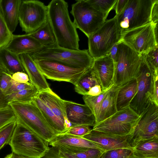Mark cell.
<instances>
[{"label": "cell", "instance_id": "cell-1", "mask_svg": "<svg viewBox=\"0 0 158 158\" xmlns=\"http://www.w3.org/2000/svg\"><path fill=\"white\" fill-rule=\"evenodd\" d=\"M47 6L48 20L57 45L67 49L79 50V36L70 18L68 3L64 0H52Z\"/></svg>", "mask_w": 158, "mask_h": 158}, {"label": "cell", "instance_id": "cell-2", "mask_svg": "<svg viewBox=\"0 0 158 158\" xmlns=\"http://www.w3.org/2000/svg\"><path fill=\"white\" fill-rule=\"evenodd\" d=\"M18 124L33 132L48 143L56 134L47 123L39 108L32 102L9 103Z\"/></svg>", "mask_w": 158, "mask_h": 158}, {"label": "cell", "instance_id": "cell-3", "mask_svg": "<svg viewBox=\"0 0 158 158\" xmlns=\"http://www.w3.org/2000/svg\"><path fill=\"white\" fill-rule=\"evenodd\" d=\"M9 144L12 152L30 158H41L50 148L48 143L17 123Z\"/></svg>", "mask_w": 158, "mask_h": 158}, {"label": "cell", "instance_id": "cell-4", "mask_svg": "<svg viewBox=\"0 0 158 158\" xmlns=\"http://www.w3.org/2000/svg\"><path fill=\"white\" fill-rule=\"evenodd\" d=\"M30 55L34 60H51L78 68H91L94 60L88 50H72L57 44Z\"/></svg>", "mask_w": 158, "mask_h": 158}, {"label": "cell", "instance_id": "cell-5", "mask_svg": "<svg viewBox=\"0 0 158 158\" xmlns=\"http://www.w3.org/2000/svg\"><path fill=\"white\" fill-rule=\"evenodd\" d=\"M114 61L113 82L115 85L120 86L136 78L141 66L140 55L123 41L118 43L117 51Z\"/></svg>", "mask_w": 158, "mask_h": 158}, {"label": "cell", "instance_id": "cell-6", "mask_svg": "<svg viewBox=\"0 0 158 158\" xmlns=\"http://www.w3.org/2000/svg\"><path fill=\"white\" fill-rule=\"evenodd\" d=\"M156 0H128L125 7L115 15L121 35L151 21V13Z\"/></svg>", "mask_w": 158, "mask_h": 158}, {"label": "cell", "instance_id": "cell-7", "mask_svg": "<svg viewBox=\"0 0 158 158\" xmlns=\"http://www.w3.org/2000/svg\"><path fill=\"white\" fill-rule=\"evenodd\" d=\"M88 38V50L94 59L108 54L114 45L120 41L121 38L116 17L106 21Z\"/></svg>", "mask_w": 158, "mask_h": 158}, {"label": "cell", "instance_id": "cell-8", "mask_svg": "<svg viewBox=\"0 0 158 158\" xmlns=\"http://www.w3.org/2000/svg\"><path fill=\"white\" fill-rule=\"evenodd\" d=\"M141 66L136 78V93L131 102L129 107L140 116L150 102L154 101V72L147 62L144 54H140Z\"/></svg>", "mask_w": 158, "mask_h": 158}, {"label": "cell", "instance_id": "cell-9", "mask_svg": "<svg viewBox=\"0 0 158 158\" xmlns=\"http://www.w3.org/2000/svg\"><path fill=\"white\" fill-rule=\"evenodd\" d=\"M140 117L129 107L118 111L92 129L113 135H129L133 133Z\"/></svg>", "mask_w": 158, "mask_h": 158}, {"label": "cell", "instance_id": "cell-10", "mask_svg": "<svg viewBox=\"0 0 158 158\" xmlns=\"http://www.w3.org/2000/svg\"><path fill=\"white\" fill-rule=\"evenodd\" d=\"M70 13L77 28L88 37L97 31L106 21V18L86 0H77L72 5Z\"/></svg>", "mask_w": 158, "mask_h": 158}, {"label": "cell", "instance_id": "cell-11", "mask_svg": "<svg viewBox=\"0 0 158 158\" xmlns=\"http://www.w3.org/2000/svg\"><path fill=\"white\" fill-rule=\"evenodd\" d=\"M48 7L40 1L22 0L19 7V22L23 31L32 33L47 20Z\"/></svg>", "mask_w": 158, "mask_h": 158}, {"label": "cell", "instance_id": "cell-12", "mask_svg": "<svg viewBox=\"0 0 158 158\" xmlns=\"http://www.w3.org/2000/svg\"><path fill=\"white\" fill-rule=\"evenodd\" d=\"M33 60L38 69L47 78L69 82L74 85L91 69L76 68L51 60Z\"/></svg>", "mask_w": 158, "mask_h": 158}, {"label": "cell", "instance_id": "cell-13", "mask_svg": "<svg viewBox=\"0 0 158 158\" xmlns=\"http://www.w3.org/2000/svg\"><path fill=\"white\" fill-rule=\"evenodd\" d=\"M157 23L151 21L125 32L121 35L120 41L125 43L139 55L146 53L158 45L155 34Z\"/></svg>", "mask_w": 158, "mask_h": 158}, {"label": "cell", "instance_id": "cell-14", "mask_svg": "<svg viewBox=\"0 0 158 158\" xmlns=\"http://www.w3.org/2000/svg\"><path fill=\"white\" fill-rule=\"evenodd\" d=\"M158 137V104L152 101L140 115L130 138L132 148L139 142Z\"/></svg>", "mask_w": 158, "mask_h": 158}, {"label": "cell", "instance_id": "cell-15", "mask_svg": "<svg viewBox=\"0 0 158 158\" xmlns=\"http://www.w3.org/2000/svg\"><path fill=\"white\" fill-rule=\"evenodd\" d=\"M131 135H115L92 129L82 137L93 142L105 152L118 148H132L130 143Z\"/></svg>", "mask_w": 158, "mask_h": 158}, {"label": "cell", "instance_id": "cell-16", "mask_svg": "<svg viewBox=\"0 0 158 158\" xmlns=\"http://www.w3.org/2000/svg\"><path fill=\"white\" fill-rule=\"evenodd\" d=\"M48 145L66 152H77L90 148L101 149L93 142L82 137L64 133L56 135Z\"/></svg>", "mask_w": 158, "mask_h": 158}, {"label": "cell", "instance_id": "cell-17", "mask_svg": "<svg viewBox=\"0 0 158 158\" xmlns=\"http://www.w3.org/2000/svg\"><path fill=\"white\" fill-rule=\"evenodd\" d=\"M66 114L72 126L85 125L94 127L96 122L94 114L85 104L64 100Z\"/></svg>", "mask_w": 158, "mask_h": 158}, {"label": "cell", "instance_id": "cell-18", "mask_svg": "<svg viewBox=\"0 0 158 158\" xmlns=\"http://www.w3.org/2000/svg\"><path fill=\"white\" fill-rule=\"evenodd\" d=\"M92 68L98 79L103 91L113 85L114 63L109 53L94 59Z\"/></svg>", "mask_w": 158, "mask_h": 158}, {"label": "cell", "instance_id": "cell-19", "mask_svg": "<svg viewBox=\"0 0 158 158\" xmlns=\"http://www.w3.org/2000/svg\"><path fill=\"white\" fill-rule=\"evenodd\" d=\"M5 48L18 55L37 53L44 47L28 34L21 35L13 34L10 43Z\"/></svg>", "mask_w": 158, "mask_h": 158}, {"label": "cell", "instance_id": "cell-20", "mask_svg": "<svg viewBox=\"0 0 158 158\" xmlns=\"http://www.w3.org/2000/svg\"><path fill=\"white\" fill-rule=\"evenodd\" d=\"M25 72L28 76L30 82L39 92L47 91L50 88L46 78L36 67L29 54L19 55Z\"/></svg>", "mask_w": 158, "mask_h": 158}, {"label": "cell", "instance_id": "cell-21", "mask_svg": "<svg viewBox=\"0 0 158 158\" xmlns=\"http://www.w3.org/2000/svg\"><path fill=\"white\" fill-rule=\"evenodd\" d=\"M37 96L65 124V127L70 123L66 117L64 100L51 88L47 91L39 92Z\"/></svg>", "mask_w": 158, "mask_h": 158}, {"label": "cell", "instance_id": "cell-22", "mask_svg": "<svg viewBox=\"0 0 158 158\" xmlns=\"http://www.w3.org/2000/svg\"><path fill=\"white\" fill-rule=\"evenodd\" d=\"M119 88L114 84L105 96L101 102L94 126L117 111L116 101Z\"/></svg>", "mask_w": 158, "mask_h": 158}, {"label": "cell", "instance_id": "cell-23", "mask_svg": "<svg viewBox=\"0 0 158 158\" xmlns=\"http://www.w3.org/2000/svg\"><path fill=\"white\" fill-rule=\"evenodd\" d=\"M21 0H0L2 14L7 26L12 33L19 23V15Z\"/></svg>", "mask_w": 158, "mask_h": 158}, {"label": "cell", "instance_id": "cell-24", "mask_svg": "<svg viewBox=\"0 0 158 158\" xmlns=\"http://www.w3.org/2000/svg\"><path fill=\"white\" fill-rule=\"evenodd\" d=\"M32 102L40 109L45 120L56 135L64 133L67 131L65 124L37 96L33 99Z\"/></svg>", "mask_w": 158, "mask_h": 158}, {"label": "cell", "instance_id": "cell-25", "mask_svg": "<svg viewBox=\"0 0 158 158\" xmlns=\"http://www.w3.org/2000/svg\"><path fill=\"white\" fill-rule=\"evenodd\" d=\"M137 89L136 78L120 86L116 101L117 111L129 107L131 102L136 93Z\"/></svg>", "mask_w": 158, "mask_h": 158}, {"label": "cell", "instance_id": "cell-26", "mask_svg": "<svg viewBox=\"0 0 158 158\" xmlns=\"http://www.w3.org/2000/svg\"><path fill=\"white\" fill-rule=\"evenodd\" d=\"M0 65L11 75L17 72H25L19 56L5 47L0 49Z\"/></svg>", "mask_w": 158, "mask_h": 158}, {"label": "cell", "instance_id": "cell-27", "mask_svg": "<svg viewBox=\"0 0 158 158\" xmlns=\"http://www.w3.org/2000/svg\"><path fill=\"white\" fill-rule=\"evenodd\" d=\"M132 150L134 158H158V137L139 142Z\"/></svg>", "mask_w": 158, "mask_h": 158}, {"label": "cell", "instance_id": "cell-28", "mask_svg": "<svg viewBox=\"0 0 158 158\" xmlns=\"http://www.w3.org/2000/svg\"><path fill=\"white\" fill-rule=\"evenodd\" d=\"M28 34L38 41L44 48L57 44L55 36L48 19L38 29Z\"/></svg>", "mask_w": 158, "mask_h": 158}, {"label": "cell", "instance_id": "cell-29", "mask_svg": "<svg viewBox=\"0 0 158 158\" xmlns=\"http://www.w3.org/2000/svg\"><path fill=\"white\" fill-rule=\"evenodd\" d=\"M98 85H100V84L95 73L91 68L74 85V89L77 93L83 96L86 95L91 88Z\"/></svg>", "mask_w": 158, "mask_h": 158}, {"label": "cell", "instance_id": "cell-30", "mask_svg": "<svg viewBox=\"0 0 158 158\" xmlns=\"http://www.w3.org/2000/svg\"><path fill=\"white\" fill-rule=\"evenodd\" d=\"M39 92L35 87L5 95L8 103L14 102H31L38 96Z\"/></svg>", "mask_w": 158, "mask_h": 158}, {"label": "cell", "instance_id": "cell-31", "mask_svg": "<svg viewBox=\"0 0 158 158\" xmlns=\"http://www.w3.org/2000/svg\"><path fill=\"white\" fill-rule=\"evenodd\" d=\"M59 151L67 158H101L104 152L102 149L96 148H90L75 152H66Z\"/></svg>", "mask_w": 158, "mask_h": 158}, {"label": "cell", "instance_id": "cell-32", "mask_svg": "<svg viewBox=\"0 0 158 158\" xmlns=\"http://www.w3.org/2000/svg\"><path fill=\"white\" fill-rule=\"evenodd\" d=\"M112 86L108 89L102 91L98 95L94 96L88 95L83 96V99L85 104L90 109L94 115L95 118L98 115L100 106L103 99Z\"/></svg>", "mask_w": 158, "mask_h": 158}, {"label": "cell", "instance_id": "cell-33", "mask_svg": "<svg viewBox=\"0 0 158 158\" xmlns=\"http://www.w3.org/2000/svg\"><path fill=\"white\" fill-rule=\"evenodd\" d=\"M92 6L102 13L106 18L110 11L115 6L117 0H86Z\"/></svg>", "mask_w": 158, "mask_h": 158}, {"label": "cell", "instance_id": "cell-34", "mask_svg": "<svg viewBox=\"0 0 158 158\" xmlns=\"http://www.w3.org/2000/svg\"><path fill=\"white\" fill-rule=\"evenodd\" d=\"M13 35L4 20L0 6V49L7 45L11 40Z\"/></svg>", "mask_w": 158, "mask_h": 158}, {"label": "cell", "instance_id": "cell-35", "mask_svg": "<svg viewBox=\"0 0 158 158\" xmlns=\"http://www.w3.org/2000/svg\"><path fill=\"white\" fill-rule=\"evenodd\" d=\"M101 158H134L132 148H118L105 151Z\"/></svg>", "mask_w": 158, "mask_h": 158}, {"label": "cell", "instance_id": "cell-36", "mask_svg": "<svg viewBox=\"0 0 158 158\" xmlns=\"http://www.w3.org/2000/svg\"><path fill=\"white\" fill-rule=\"evenodd\" d=\"M17 124L15 121L0 129V150L5 145L9 144Z\"/></svg>", "mask_w": 158, "mask_h": 158}, {"label": "cell", "instance_id": "cell-37", "mask_svg": "<svg viewBox=\"0 0 158 158\" xmlns=\"http://www.w3.org/2000/svg\"><path fill=\"white\" fill-rule=\"evenodd\" d=\"M158 46L144 54L146 60L150 68L155 72H158Z\"/></svg>", "mask_w": 158, "mask_h": 158}, {"label": "cell", "instance_id": "cell-38", "mask_svg": "<svg viewBox=\"0 0 158 158\" xmlns=\"http://www.w3.org/2000/svg\"><path fill=\"white\" fill-rule=\"evenodd\" d=\"M92 129L89 126L78 125L72 126L63 133L82 137L87 134Z\"/></svg>", "mask_w": 158, "mask_h": 158}, {"label": "cell", "instance_id": "cell-39", "mask_svg": "<svg viewBox=\"0 0 158 158\" xmlns=\"http://www.w3.org/2000/svg\"><path fill=\"white\" fill-rule=\"evenodd\" d=\"M15 121L16 118L15 115L11 108L0 112V129Z\"/></svg>", "mask_w": 158, "mask_h": 158}, {"label": "cell", "instance_id": "cell-40", "mask_svg": "<svg viewBox=\"0 0 158 158\" xmlns=\"http://www.w3.org/2000/svg\"><path fill=\"white\" fill-rule=\"evenodd\" d=\"M11 75L3 72L0 77V91L4 95L8 92L11 86Z\"/></svg>", "mask_w": 158, "mask_h": 158}, {"label": "cell", "instance_id": "cell-41", "mask_svg": "<svg viewBox=\"0 0 158 158\" xmlns=\"http://www.w3.org/2000/svg\"><path fill=\"white\" fill-rule=\"evenodd\" d=\"M34 86L32 84H26L17 82L11 78V85L8 92L6 95L16 92Z\"/></svg>", "mask_w": 158, "mask_h": 158}, {"label": "cell", "instance_id": "cell-42", "mask_svg": "<svg viewBox=\"0 0 158 158\" xmlns=\"http://www.w3.org/2000/svg\"><path fill=\"white\" fill-rule=\"evenodd\" d=\"M11 78L14 80L19 83L26 84L31 83L30 82L28 76L24 72H15L12 75Z\"/></svg>", "mask_w": 158, "mask_h": 158}, {"label": "cell", "instance_id": "cell-43", "mask_svg": "<svg viewBox=\"0 0 158 158\" xmlns=\"http://www.w3.org/2000/svg\"><path fill=\"white\" fill-rule=\"evenodd\" d=\"M158 0H156L153 4L151 13V21L156 24L158 20Z\"/></svg>", "mask_w": 158, "mask_h": 158}, {"label": "cell", "instance_id": "cell-44", "mask_svg": "<svg viewBox=\"0 0 158 158\" xmlns=\"http://www.w3.org/2000/svg\"><path fill=\"white\" fill-rule=\"evenodd\" d=\"M41 158H63L58 154V150L56 148L51 147L49 148L48 151Z\"/></svg>", "mask_w": 158, "mask_h": 158}, {"label": "cell", "instance_id": "cell-45", "mask_svg": "<svg viewBox=\"0 0 158 158\" xmlns=\"http://www.w3.org/2000/svg\"><path fill=\"white\" fill-rule=\"evenodd\" d=\"M158 72H154V101L158 104Z\"/></svg>", "mask_w": 158, "mask_h": 158}, {"label": "cell", "instance_id": "cell-46", "mask_svg": "<svg viewBox=\"0 0 158 158\" xmlns=\"http://www.w3.org/2000/svg\"><path fill=\"white\" fill-rule=\"evenodd\" d=\"M11 108L6 101L5 95L0 91V112L10 109Z\"/></svg>", "mask_w": 158, "mask_h": 158}, {"label": "cell", "instance_id": "cell-47", "mask_svg": "<svg viewBox=\"0 0 158 158\" xmlns=\"http://www.w3.org/2000/svg\"><path fill=\"white\" fill-rule=\"evenodd\" d=\"M128 0H117L114 7L116 15L120 13L124 9Z\"/></svg>", "mask_w": 158, "mask_h": 158}, {"label": "cell", "instance_id": "cell-48", "mask_svg": "<svg viewBox=\"0 0 158 158\" xmlns=\"http://www.w3.org/2000/svg\"><path fill=\"white\" fill-rule=\"evenodd\" d=\"M102 91L100 85H96L90 89L87 95L93 96H97L100 94Z\"/></svg>", "mask_w": 158, "mask_h": 158}, {"label": "cell", "instance_id": "cell-49", "mask_svg": "<svg viewBox=\"0 0 158 158\" xmlns=\"http://www.w3.org/2000/svg\"><path fill=\"white\" fill-rule=\"evenodd\" d=\"M118 43L115 44L111 48L109 53L113 60L115 58L117 51Z\"/></svg>", "mask_w": 158, "mask_h": 158}, {"label": "cell", "instance_id": "cell-50", "mask_svg": "<svg viewBox=\"0 0 158 158\" xmlns=\"http://www.w3.org/2000/svg\"><path fill=\"white\" fill-rule=\"evenodd\" d=\"M4 158H30L23 156L19 155L13 152L7 155Z\"/></svg>", "mask_w": 158, "mask_h": 158}, {"label": "cell", "instance_id": "cell-51", "mask_svg": "<svg viewBox=\"0 0 158 158\" xmlns=\"http://www.w3.org/2000/svg\"><path fill=\"white\" fill-rule=\"evenodd\" d=\"M155 34L157 41L158 42V23L156 24L155 28Z\"/></svg>", "mask_w": 158, "mask_h": 158}, {"label": "cell", "instance_id": "cell-52", "mask_svg": "<svg viewBox=\"0 0 158 158\" xmlns=\"http://www.w3.org/2000/svg\"><path fill=\"white\" fill-rule=\"evenodd\" d=\"M3 72L6 73L4 69L0 65V77Z\"/></svg>", "mask_w": 158, "mask_h": 158}]
</instances>
